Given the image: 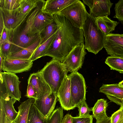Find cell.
I'll use <instances>...</instances> for the list:
<instances>
[{
	"mask_svg": "<svg viewBox=\"0 0 123 123\" xmlns=\"http://www.w3.org/2000/svg\"><path fill=\"white\" fill-rule=\"evenodd\" d=\"M105 62L111 69L123 73V56L110 55L106 58Z\"/></svg>",
	"mask_w": 123,
	"mask_h": 123,
	"instance_id": "obj_25",
	"label": "cell"
},
{
	"mask_svg": "<svg viewBox=\"0 0 123 123\" xmlns=\"http://www.w3.org/2000/svg\"><path fill=\"white\" fill-rule=\"evenodd\" d=\"M114 10L115 15L113 17L123 24V0H119L115 4Z\"/></svg>",
	"mask_w": 123,
	"mask_h": 123,
	"instance_id": "obj_32",
	"label": "cell"
},
{
	"mask_svg": "<svg viewBox=\"0 0 123 123\" xmlns=\"http://www.w3.org/2000/svg\"><path fill=\"white\" fill-rule=\"evenodd\" d=\"M41 0H20L19 8L22 13L26 14L36 7Z\"/></svg>",
	"mask_w": 123,
	"mask_h": 123,
	"instance_id": "obj_28",
	"label": "cell"
},
{
	"mask_svg": "<svg viewBox=\"0 0 123 123\" xmlns=\"http://www.w3.org/2000/svg\"><path fill=\"white\" fill-rule=\"evenodd\" d=\"M0 73H1L2 72L1 66L3 59L1 56H0Z\"/></svg>",
	"mask_w": 123,
	"mask_h": 123,
	"instance_id": "obj_41",
	"label": "cell"
},
{
	"mask_svg": "<svg viewBox=\"0 0 123 123\" xmlns=\"http://www.w3.org/2000/svg\"><path fill=\"white\" fill-rule=\"evenodd\" d=\"M96 123H111V117H108L99 121H96Z\"/></svg>",
	"mask_w": 123,
	"mask_h": 123,
	"instance_id": "obj_40",
	"label": "cell"
},
{
	"mask_svg": "<svg viewBox=\"0 0 123 123\" xmlns=\"http://www.w3.org/2000/svg\"><path fill=\"white\" fill-rule=\"evenodd\" d=\"M84 43L74 47L66 56L62 62L68 72H78L82 66L86 54Z\"/></svg>",
	"mask_w": 123,
	"mask_h": 123,
	"instance_id": "obj_7",
	"label": "cell"
},
{
	"mask_svg": "<svg viewBox=\"0 0 123 123\" xmlns=\"http://www.w3.org/2000/svg\"><path fill=\"white\" fill-rule=\"evenodd\" d=\"M99 92L105 94L110 101L123 106V87L118 84H103L99 90Z\"/></svg>",
	"mask_w": 123,
	"mask_h": 123,
	"instance_id": "obj_15",
	"label": "cell"
},
{
	"mask_svg": "<svg viewBox=\"0 0 123 123\" xmlns=\"http://www.w3.org/2000/svg\"><path fill=\"white\" fill-rule=\"evenodd\" d=\"M33 62L30 60L3 59L1 69L7 72L15 74L29 71Z\"/></svg>",
	"mask_w": 123,
	"mask_h": 123,
	"instance_id": "obj_10",
	"label": "cell"
},
{
	"mask_svg": "<svg viewBox=\"0 0 123 123\" xmlns=\"http://www.w3.org/2000/svg\"><path fill=\"white\" fill-rule=\"evenodd\" d=\"M43 1L41 0L37 6L17 27L12 30H6L8 39L12 44L10 55L26 48L40 38V33L35 26L34 21L42 7Z\"/></svg>",
	"mask_w": 123,
	"mask_h": 123,
	"instance_id": "obj_2",
	"label": "cell"
},
{
	"mask_svg": "<svg viewBox=\"0 0 123 123\" xmlns=\"http://www.w3.org/2000/svg\"><path fill=\"white\" fill-rule=\"evenodd\" d=\"M16 101L15 99L9 97L4 98L0 97V103L2 105L7 117L11 122L14 121L18 114L13 106Z\"/></svg>",
	"mask_w": 123,
	"mask_h": 123,
	"instance_id": "obj_21",
	"label": "cell"
},
{
	"mask_svg": "<svg viewBox=\"0 0 123 123\" xmlns=\"http://www.w3.org/2000/svg\"><path fill=\"white\" fill-rule=\"evenodd\" d=\"M10 122L11 121L7 118L5 123H10Z\"/></svg>",
	"mask_w": 123,
	"mask_h": 123,
	"instance_id": "obj_44",
	"label": "cell"
},
{
	"mask_svg": "<svg viewBox=\"0 0 123 123\" xmlns=\"http://www.w3.org/2000/svg\"><path fill=\"white\" fill-rule=\"evenodd\" d=\"M41 9L37 14L34 21L35 26L40 33L46 26L54 22L53 15L43 11Z\"/></svg>",
	"mask_w": 123,
	"mask_h": 123,
	"instance_id": "obj_19",
	"label": "cell"
},
{
	"mask_svg": "<svg viewBox=\"0 0 123 123\" xmlns=\"http://www.w3.org/2000/svg\"><path fill=\"white\" fill-rule=\"evenodd\" d=\"M11 45L9 40L0 44V56L3 59H7L10 55Z\"/></svg>",
	"mask_w": 123,
	"mask_h": 123,
	"instance_id": "obj_31",
	"label": "cell"
},
{
	"mask_svg": "<svg viewBox=\"0 0 123 123\" xmlns=\"http://www.w3.org/2000/svg\"><path fill=\"white\" fill-rule=\"evenodd\" d=\"M31 11L26 14H24L22 13L19 7L9 10L0 7V15L2 18L4 27L7 30L15 29L25 19Z\"/></svg>",
	"mask_w": 123,
	"mask_h": 123,
	"instance_id": "obj_8",
	"label": "cell"
},
{
	"mask_svg": "<svg viewBox=\"0 0 123 123\" xmlns=\"http://www.w3.org/2000/svg\"><path fill=\"white\" fill-rule=\"evenodd\" d=\"M82 30L85 49L96 54L104 48L106 35L99 28L96 18L89 13Z\"/></svg>",
	"mask_w": 123,
	"mask_h": 123,
	"instance_id": "obj_3",
	"label": "cell"
},
{
	"mask_svg": "<svg viewBox=\"0 0 123 123\" xmlns=\"http://www.w3.org/2000/svg\"><path fill=\"white\" fill-rule=\"evenodd\" d=\"M48 118L44 116L34 104L29 111L27 123H48Z\"/></svg>",
	"mask_w": 123,
	"mask_h": 123,
	"instance_id": "obj_24",
	"label": "cell"
},
{
	"mask_svg": "<svg viewBox=\"0 0 123 123\" xmlns=\"http://www.w3.org/2000/svg\"><path fill=\"white\" fill-rule=\"evenodd\" d=\"M10 123H14V121L12 122H10Z\"/></svg>",
	"mask_w": 123,
	"mask_h": 123,
	"instance_id": "obj_45",
	"label": "cell"
},
{
	"mask_svg": "<svg viewBox=\"0 0 123 123\" xmlns=\"http://www.w3.org/2000/svg\"><path fill=\"white\" fill-rule=\"evenodd\" d=\"M53 16L57 26V32L44 56H50L62 63L74 47L84 43L85 39L82 29L74 26L63 16Z\"/></svg>",
	"mask_w": 123,
	"mask_h": 123,
	"instance_id": "obj_1",
	"label": "cell"
},
{
	"mask_svg": "<svg viewBox=\"0 0 123 123\" xmlns=\"http://www.w3.org/2000/svg\"><path fill=\"white\" fill-rule=\"evenodd\" d=\"M83 3L90 8L89 14L95 17L110 15L113 3L109 0H83Z\"/></svg>",
	"mask_w": 123,
	"mask_h": 123,
	"instance_id": "obj_11",
	"label": "cell"
},
{
	"mask_svg": "<svg viewBox=\"0 0 123 123\" xmlns=\"http://www.w3.org/2000/svg\"><path fill=\"white\" fill-rule=\"evenodd\" d=\"M120 108L121 109L122 113V117L121 123H123V106L122 107H120Z\"/></svg>",
	"mask_w": 123,
	"mask_h": 123,
	"instance_id": "obj_42",
	"label": "cell"
},
{
	"mask_svg": "<svg viewBox=\"0 0 123 123\" xmlns=\"http://www.w3.org/2000/svg\"><path fill=\"white\" fill-rule=\"evenodd\" d=\"M57 99L56 94L52 92L35 100L34 104L43 114L48 118L54 111Z\"/></svg>",
	"mask_w": 123,
	"mask_h": 123,
	"instance_id": "obj_12",
	"label": "cell"
},
{
	"mask_svg": "<svg viewBox=\"0 0 123 123\" xmlns=\"http://www.w3.org/2000/svg\"><path fill=\"white\" fill-rule=\"evenodd\" d=\"M63 109L61 107L55 109L48 118V123H61Z\"/></svg>",
	"mask_w": 123,
	"mask_h": 123,
	"instance_id": "obj_29",
	"label": "cell"
},
{
	"mask_svg": "<svg viewBox=\"0 0 123 123\" xmlns=\"http://www.w3.org/2000/svg\"><path fill=\"white\" fill-rule=\"evenodd\" d=\"M40 71L52 92L57 95L68 72L62 63L53 58Z\"/></svg>",
	"mask_w": 123,
	"mask_h": 123,
	"instance_id": "obj_4",
	"label": "cell"
},
{
	"mask_svg": "<svg viewBox=\"0 0 123 123\" xmlns=\"http://www.w3.org/2000/svg\"><path fill=\"white\" fill-rule=\"evenodd\" d=\"M57 95L61 107L63 109L67 111L72 110L71 105L70 80L68 75L60 87Z\"/></svg>",
	"mask_w": 123,
	"mask_h": 123,
	"instance_id": "obj_16",
	"label": "cell"
},
{
	"mask_svg": "<svg viewBox=\"0 0 123 123\" xmlns=\"http://www.w3.org/2000/svg\"><path fill=\"white\" fill-rule=\"evenodd\" d=\"M104 48L108 55L123 56V34L106 35Z\"/></svg>",
	"mask_w": 123,
	"mask_h": 123,
	"instance_id": "obj_13",
	"label": "cell"
},
{
	"mask_svg": "<svg viewBox=\"0 0 123 123\" xmlns=\"http://www.w3.org/2000/svg\"><path fill=\"white\" fill-rule=\"evenodd\" d=\"M0 123H5L7 118L2 104L0 103Z\"/></svg>",
	"mask_w": 123,
	"mask_h": 123,
	"instance_id": "obj_38",
	"label": "cell"
},
{
	"mask_svg": "<svg viewBox=\"0 0 123 123\" xmlns=\"http://www.w3.org/2000/svg\"><path fill=\"white\" fill-rule=\"evenodd\" d=\"M92 115L87 116L72 117L73 123H92Z\"/></svg>",
	"mask_w": 123,
	"mask_h": 123,
	"instance_id": "obj_34",
	"label": "cell"
},
{
	"mask_svg": "<svg viewBox=\"0 0 123 123\" xmlns=\"http://www.w3.org/2000/svg\"><path fill=\"white\" fill-rule=\"evenodd\" d=\"M28 83L31 84L36 90L37 99L41 98L47 93L52 92L50 87L40 71L30 74L28 80Z\"/></svg>",
	"mask_w": 123,
	"mask_h": 123,
	"instance_id": "obj_14",
	"label": "cell"
},
{
	"mask_svg": "<svg viewBox=\"0 0 123 123\" xmlns=\"http://www.w3.org/2000/svg\"><path fill=\"white\" fill-rule=\"evenodd\" d=\"M122 117V113L120 109L112 114L111 117V123H121Z\"/></svg>",
	"mask_w": 123,
	"mask_h": 123,
	"instance_id": "obj_35",
	"label": "cell"
},
{
	"mask_svg": "<svg viewBox=\"0 0 123 123\" xmlns=\"http://www.w3.org/2000/svg\"><path fill=\"white\" fill-rule=\"evenodd\" d=\"M118 84L119 86L123 87V80L119 82Z\"/></svg>",
	"mask_w": 123,
	"mask_h": 123,
	"instance_id": "obj_43",
	"label": "cell"
},
{
	"mask_svg": "<svg viewBox=\"0 0 123 123\" xmlns=\"http://www.w3.org/2000/svg\"><path fill=\"white\" fill-rule=\"evenodd\" d=\"M20 1V0H0V7L13 10L19 7Z\"/></svg>",
	"mask_w": 123,
	"mask_h": 123,
	"instance_id": "obj_30",
	"label": "cell"
},
{
	"mask_svg": "<svg viewBox=\"0 0 123 123\" xmlns=\"http://www.w3.org/2000/svg\"><path fill=\"white\" fill-rule=\"evenodd\" d=\"M0 44L8 40L7 30L5 27L4 28L2 32L0 34Z\"/></svg>",
	"mask_w": 123,
	"mask_h": 123,
	"instance_id": "obj_37",
	"label": "cell"
},
{
	"mask_svg": "<svg viewBox=\"0 0 123 123\" xmlns=\"http://www.w3.org/2000/svg\"><path fill=\"white\" fill-rule=\"evenodd\" d=\"M72 117L70 114H67L63 117L61 123H73Z\"/></svg>",
	"mask_w": 123,
	"mask_h": 123,
	"instance_id": "obj_39",
	"label": "cell"
},
{
	"mask_svg": "<svg viewBox=\"0 0 123 123\" xmlns=\"http://www.w3.org/2000/svg\"><path fill=\"white\" fill-rule=\"evenodd\" d=\"M57 32V31L48 40L39 45L35 51L30 60L33 62L42 57L44 56L48 49L55 38Z\"/></svg>",
	"mask_w": 123,
	"mask_h": 123,
	"instance_id": "obj_26",
	"label": "cell"
},
{
	"mask_svg": "<svg viewBox=\"0 0 123 123\" xmlns=\"http://www.w3.org/2000/svg\"><path fill=\"white\" fill-rule=\"evenodd\" d=\"M0 79L9 97L19 101L21 97V92L19 88L21 81L18 76L15 74L4 72L0 73Z\"/></svg>",
	"mask_w": 123,
	"mask_h": 123,
	"instance_id": "obj_9",
	"label": "cell"
},
{
	"mask_svg": "<svg viewBox=\"0 0 123 123\" xmlns=\"http://www.w3.org/2000/svg\"><path fill=\"white\" fill-rule=\"evenodd\" d=\"M79 111V116L82 117L90 115V113L92 111V108H90L88 106L86 100L80 103L78 106Z\"/></svg>",
	"mask_w": 123,
	"mask_h": 123,
	"instance_id": "obj_33",
	"label": "cell"
},
{
	"mask_svg": "<svg viewBox=\"0 0 123 123\" xmlns=\"http://www.w3.org/2000/svg\"><path fill=\"white\" fill-rule=\"evenodd\" d=\"M78 0H43L42 10L53 15L56 14Z\"/></svg>",
	"mask_w": 123,
	"mask_h": 123,
	"instance_id": "obj_17",
	"label": "cell"
},
{
	"mask_svg": "<svg viewBox=\"0 0 123 123\" xmlns=\"http://www.w3.org/2000/svg\"><path fill=\"white\" fill-rule=\"evenodd\" d=\"M68 76L70 80L71 105L72 110L86 100V87L84 77L78 72H72Z\"/></svg>",
	"mask_w": 123,
	"mask_h": 123,
	"instance_id": "obj_5",
	"label": "cell"
},
{
	"mask_svg": "<svg viewBox=\"0 0 123 123\" xmlns=\"http://www.w3.org/2000/svg\"><path fill=\"white\" fill-rule=\"evenodd\" d=\"M88 14L84 4L78 0L56 14L64 17L74 26L82 29Z\"/></svg>",
	"mask_w": 123,
	"mask_h": 123,
	"instance_id": "obj_6",
	"label": "cell"
},
{
	"mask_svg": "<svg viewBox=\"0 0 123 123\" xmlns=\"http://www.w3.org/2000/svg\"><path fill=\"white\" fill-rule=\"evenodd\" d=\"M40 38L31 45L8 56L7 59L30 60L36 49L40 45Z\"/></svg>",
	"mask_w": 123,
	"mask_h": 123,
	"instance_id": "obj_18",
	"label": "cell"
},
{
	"mask_svg": "<svg viewBox=\"0 0 123 123\" xmlns=\"http://www.w3.org/2000/svg\"><path fill=\"white\" fill-rule=\"evenodd\" d=\"M57 26L55 21L47 25L40 33L41 44L48 40L57 31Z\"/></svg>",
	"mask_w": 123,
	"mask_h": 123,
	"instance_id": "obj_27",
	"label": "cell"
},
{
	"mask_svg": "<svg viewBox=\"0 0 123 123\" xmlns=\"http://www.w3.org/2000/svg\"><path fill=\"white\" fill-rule=\"evenodd\" d=\"M108 105L107 101L104 99H100L97 100L92 108V116L96 121L101 120L108 117L106 112Z\"/></svg>",
	"mask_w": 123,
	"mask_h": 123,
	"instance_id": "obj_23",
	"label": "cell"
},
{
	"mask_svg": "<svg viewBox=\"0 0 123 123\" xmlns=\"http://www.w3.org/2000/svg\"><path fill=\"white\" fill-rule=\"evenodd\" d=\"M96 18L99 28L106 35L111 33L119 24V22L111 20L107 15Z\"/></svg>",
	"mask_w": 123,
	"mask_h": 123,
	"instance_id": "obj_22",
	"label": "cell"
},
{
	"mask_svg": "<svg viewBox=\"0 0 123 123\" xmlns=\"http://www.w3.org/2000/svg\"><path fill=\"white\" fill-rule=\"evenodd\" d=\"M25 96L29 98H33L35 100L37 99V93L33 86L30 84L28 83Z\"/></svg>",
	"mask_w": 123,
	"mask_h": 123,
	"instance_id": "obj_36",
	"label": "cell"
},
{
	"mask_svg": "<svg viewBox=\"0 0 123 123\" xmlns=\"http://www.w3.org/2000/svg\"><path fill=\"white\" fill-rule=\"evenodd\" d=\"M34 101L33 98H29L21 103L18 107V114L14 121V123H27L30 109Z\"/></svg>",
	"mask_w": 123,
	"mask_h": 123,
	"instance_id": "obj_20",
	"label": "cell"
}]
</instances>
